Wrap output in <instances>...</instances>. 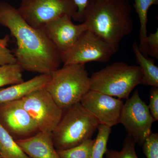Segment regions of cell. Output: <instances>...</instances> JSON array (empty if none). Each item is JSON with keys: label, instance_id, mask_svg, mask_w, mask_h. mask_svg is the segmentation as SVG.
<instances>
[{"label": "cell", "instance_id": "obj_1", "mask_svg": "<svg viewBox=\"0 0 158 158\" xmlns=\"http://www.w3.org/2000/svg\"><path fill=\"white\" fill-rule=\"evenodd\" d=\"M0 25L16 40L13 53L23 70L52 74L60 68L61 53L42 29L29 25L17 8L4 1H0Z\"/></svg>", "mask_w": 158, "mask_h": 158}, {"label": "cell", "instance_id": "obj_2", "mask_svg": "<svg viewBox=\"0 0 158 158\" xmlns=\"http://www.w3.org/2000/svg\"><path fill=\"white\" fill-rule=\"evenodd\" d=\"M129 0H89L82 23L110 46L115 53L134 29Z\"/></svg>", "mask_w": 158, "mask_h": 158}, {"label": "cell", "instance_id": "obj_3", "mask_svg": "<svg viewBox=\"0 0 158 158\" xmlns=\"http://www.w3.org/2000/svg\"><path fill=\"white\" fill-rule=\"evenodd\" d=\"M51 76L45 88L63 112L80 103L90 90L85 65H63Z\"/></svg>", "mask_w": 158, "mask_h": 158}, {"label": "cell", "instance_id": "obj_4", "mask_svg": "<svg viewBox=\"0 0 158 158\" xmlns=\"http://www.w3.org/2000/svg\"><path fill=\"white\" fill-rule=\"evenodd\" d=\"M99 123L81 103L63 112L60 121L52 132L57 150L68 149L91 139Z\"/></svg>", "mask_w": 158, "mask_h": 158}, {"label": "cell", "instance_id": "obj_5", "mask_svg": "<svg viewBox=\"0 0 158 158\" xmlns=\"http://www.w3.org/2000/svg\"><path fill=\"white\" fill-rule=\"evenodd\" d=\"M142 81L138 65L116 62L93 73L90 77V90L119 99H127Z\"/></svg>", "mask_w": 158, "mask_h": 158}, {"label": "cell", "instance_id": "obj_6", "mask_svg": "<svg viewBox=\"0 0 158 158\" xmlns=\"http://www.w3.org/2000/svg\"><path fill=\"white\" fill-rule=\"evenodd\" d=\"M17 9L29 25L39 29L65 15L73 19L77 11L73 0H21Z\"/></svg>", "mask_w": 158, "mask_h": 158}, {"label": "cell", "instance_id": "obj_7", "mask_svg": "<svg viewBox=\"0 0 158 158\" xmlns=\"http://www.w3.org/2000/svg\"><path fill=\"white\" fill-rule=\"evenodd\" d=\"M19 100L40 131L52 133L63 115V111L45 88L35 90Z\"/></svg>", "mask_w": 158, "mask_h": 158}, {"label": "cell", "instance_id": "obj_8", "mask_svg": "<svg viewBox=\"0 0 158 158\" xmlns=\"http://www.w3.org/2000/svg\"><path fill=\"white\" fill-rule=\"evenodd\" d=\"M114 54L113 49L104 40L86 30L73 46L61 56L63 65H85L91 62H109Z\"/></svg>", "mask_w": 158, "mask_h": 158}, {"label": "cell", "instance_id": "obj_9", "mask_svg": "<svg viewBox=\"0 0 158 158\" xmlns=\"http://www.w3.org/2000/svg\"><path fill=\"white\" fill-rule=\"evenodd\" d=\"M154 120L148 106L143 101L138 90L123 104L120 122L136 144L142 146L152 133Z\"/></svg>", "mask_w": 158, "mask_h": 158}, {"label": "cell", "instance_id": "obj_10", "mask_svg": "<svg viewBox=\"0 0 158 158\" xmlns=\"http://www.w3.org/2000/svg\"><path fill=\"white\" fill-rule=\"evenodd\" d=\"M0 124L15 140L29 138L40 131L19 100L0 105Z\"/></svg>", "mask_w": 158, "mask_h": 158}, {"label": "cell", "instance_id": "obj_11", "mask_svg": "<svg viewBox=\"0 0 158 158\" xmlns=\"http://www.w3.org/2000/svg\"><path fill=\"white\" fill-rule=\"evenodd\" d=\"M80 103L97 118L100 124L112 127L119 123L124 104L121 99L90 90Z\"/></svg>", "mask_w": 158, "mask_h": 158}, {"label": "cell", "instance_id": "obj_12", "mask_svg": "<svg viewBox=\"0 0 158 158\" xmlns=\"http://www.w3.org/2000/svg\"><path fill=\"white\" fill-rule=\"evenodd\" d=\"M41 29L61 54L69 50L87 30L83 23H74L72 18L67 15L51 21Z\"/></svg>", "mask_w": 158, "mask_h": 158}, {"label": "cell", "instance_id": "obj_13", "mask_svg": "<svg viewBox=\"0 0 158 158\" xmlns=\"http://www.w3.org/2000/svg\"><path fill=\"white\" fill-rule=\"evenodd\" d=\"M16 141L31 158H61L54 146L52 133L39 131L34 135Z\"/></svg>", "mask_w": 158, "mask_h": 158}, {"label": "cell", "instance_id": "obj_14", "mask_svg": "<svg viewBox=\"0 0 158 158\" xmlns=\"http://www.w3.org/2000/svg\"><path fill=\"white\" fill-rule=\"evenodd\" d=\"M51 77V74H40L28 81L0 88V105L19 100L35 90L45 88Z\"/></svg>", "mask_w": 158, "mask_h": 158}, {"label": "cell", "instance_id": "obj_15", "mask_svg": "<svg viewBox=\"0 0 158 158\" xmlns=\"http://www.w3.org/2000/svg\"><path fill=\"white\" fill-rule=\"evenodd\" d=\"M132 49L142 73L141 84L158 88V67L155 64L154 60L141 53L136 40L133 44Z\"/></svg>", "mask_w": 158, "mask_h": 158}, {"label": "cell", "instance_id": "obj_16", "mask_svg": "<svg viewBox=\"0 0 158 158\" xmlns=\"http://www.w3.org/2000/svg\"><path fill=\"white\" fill-rule=\"evenodd\" d=\"M158 4V0H134V8L138 14L140 23L138 46L141 53L145 56H148L146 44L148 12L151 6Z\"/></svg>", "mask_w": 158, "mask_h": 158}, {"label": "cell", "instance_id": "obj_17", "mask_svg": "<svg viewBox=\"0 0 158 158\" xmlns=\"http://www.w3.org/2000/svg\"><path fill=\"white\" fill-rule=\"evenodd\" d=\"M0 156L2 158H31L23 151L16 140L1 124Z\"/></svg>", "mask_w": 158, "mask_h": 158}, {"label": "cell", "instance_id": "obj_18", "mask_svg": "<svg viewBox=\"0 0 158 158\" xmlns=\"http://www.w3.org/2000/svg\"><path fill=\"white\" fill-rule=\"evenodd\" d=\"M23 71L17 63L0 65V88L23 82Z\"/></svg>", "mask_w": 158, "mask_h": 158}, {"label": "cell", "instance_id": "obj_19", "mask_svg": "<svg viewBox=\"0 0 158 158\" xmlns=\"http://www.w3.org/2000/svg\"><path fill=\"white\" fill-rule=\"evenodd\" d=\"M98 133L94 139L90 158H104L107 150V144L111 132V127L99 124L98 127Z\"/></svg>", "mask_w": 158, "mask_h": 158}, {"label": "cell", "instance_id": "obj_20", "mask_svg": "<svg viewBox=\"0 0 158 158\" xmlns=\"http://www.w3.org/2000/svg\"><path fill=\"white\" fill-rule=\"evenodd\" d=\"M94 139L86 140L81 144L68 148L57 150L61 158H90Z\"/></svg>", "mask_w": 158, "mask_h": 158}, {"label": "cell", "instance_id": "obj_21", "mask_svg": "<svg viewBox=\"0 0 158 158\" xmlns=\"http://www.w3.org/2000/svg\"><path fill=\"white\" fill-rule=\"evenodd\" d=\"M136 142L129 135L125 138L122 149L119 151L107 149L106 152V158H138L136 153Z\"/></svg>", "mask_w": 158, "mask_h": 158}, {"label": "cell", "instance_id": "obj_22", "mask_svg": "<svg viewBox=\"0 0 158 158\" xmlns=\"http://www.w3.org/2000/svg\"><path fill=\"white\" fill-rule=\"evenodd\" d=\"M142 146L143 152L147 158H158V133H151Z\"/></svg>", "mask_w": 158, "mask_h": 158}, {"label": "cell", "instance_id": "obj_23", "mask_svg": "<svg viewBox=\"0 0 158 158\" xmlns=\"http://www.w3.org/2000/svg\"><path fill=\"white\" fill-rule=\"evenodd\" d=\"M9 35L0 38V65L16 63L14 54L9 48Z\"/></svg>", "mask_w": 158, "mask_h": 158}, {"label": "cell", "instance_id": "obj_24", "mask_svg": "<svg viewBox=\"0 0 158 158\" xmlns=\"http://www.w3.org/2000/svg\"><path fill=\"white\" fill-rule=\"evenodd\" d=\"M148 56L158 59V28L155 33L148 35L146 39Z\"/></svg>", "mask_w": 158, "mask_h": 158}, {"label": "cell", "instance_id": "obj_25", "mask_svg": "<svg viewBox=\"0 0 158 158\" xmlns=\"http://www.w3.org/2000/svg\"><path fill=\"white\" fill-rule=\"evenodd\" d=\"M148 109L155 121L158 120V88L152 87L149 93Z\"/></svg>", "mask_w": 158, "mask_h": 158}, {"label": "cell", "instance_id": "obj_26", "mask_svg": "<svg viewBox=\"0 0 158 158\" xmlns=\"http://www.w3.org/2000/svg\"><path fill=\"white\" fill-rule=\"evenodd\" d=\"M77 7L75 16L73 19L79 22H82L83 13L89 0H73Z\"/></svg>", "mask_w": 158, "mask_h": 158}, {"label": "cell", "instance_id": "obj_27", "mask_svg": "<svg viewBox=\"0 0 158 158\" xmlns=\"http://www.w3.org/2000/svg\"><path fill=\"white\" fill-rule=\"evenodd\" d=\"M0 158H2V157H1V156H0Z\"/></svg>", "mask_w": 158, "mask_h": 158}]
</instances>
